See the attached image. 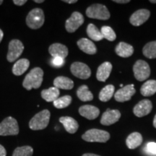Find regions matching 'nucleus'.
I'll use <instances>...</instances> for the list:
<instances>
[{"mask_svg":"<svg viewBox=\"0 0 156 156\" xmlns=\"http://www.w3.org/2000/svg\"><path fill=\"white\" fill-rule=\"evenodd\" d=\"M3 36H4V34H3L2 30L1 29H0V42H1V41H2V38H3Z\"/></svg>","mask_w":156,"mask_h":156,"instance_id":"obj_40","label":"nucleus"},{"mask_svg":"<svg viewBox=\"0 0 156 156\" xmlns=\"http://www.w3.org/2000/svg\"><path fill=\"white\" fill-rule=\"evenodd\" d=\"M77 46L80 49L87 54H95L97 52V48L93 41L87 38H81L77 41Z\"/></svg>","mask_w":156,"mask_h":156,"instance_id":"obj_19","label":"nucleus"},{"mask_svg":"<svg viewBox=\"0 0 156 156\" xmlns=\"http://www.w3.org/2000/svg\"><path fill=\"white\" fill-rule=\"evenodd\" d=\"M34 154V149L28 145L23 146L15 148L13 151L12 156H32Z\"/></svg>","mask_w":156,"mask_h":156,"instance_id":"obj_31","label":"nucleus"},{"mask_svg":"<svg viewBox=\"0 0 156 156\" xmlns=\"http://www.w3.org/2000/svg\"><path fill=\"white\" fill-rule=\"evenodd\" d=\"M115 51L118 56L123 58H127L131 56L134 53V48L131 45L124 42L119 43L116 46Z\"/></svg>","mask_w":156,"mask_h":156,"instance_id":"obj_20","label":"nucleus"},{"mask_svg":"<svg viewBox=\"0 0 156 156\" xmlns=\"http://www.w3.org/2000/svg\"><path fill=\"white\" fill-rule=\"evenodd\" d=\"M112 70V64L108 62H103L98 68L96 78L100 82H106Z\"/></svg>","mask_w":156,"mask_h":156,"instance_id":"obj_16","label":"nucleus"},{"mask_svg":"<svg viewBox=\"0 0 156 156\" xmlns=\"http://www.w3.org/2000/svg\"><path fill=\"white\" fill-rule=\"evenodd\" d=\"M140 93L143 96H151L156 93V80H151L145 82L140 88Z\"/></svg>","mask_w":156,"mask_h":156,"instance_id":"obj_24","label":"nucleus"},{"mask_svg":"<svg viewBox=\"0 0 156 156\" xmlns=\"http://www.w3.org/2000/svg\"><path fill=\"white\" fill-rule=\"evenodd\" d=\"M54 87L58 89L71 90L74 87V82L69 78L59 76L55 78L54 80Z\"/></svg>","mask_w":156,"mask_h":156,"instance_id":"obj_21","label":"nucleus"},{"mask_svg":"<svg viewBox=\"0 0 156 156\" xmlns=\"http://www.w3.org/2000/svg\"><path fill=\"white\" fill-rule=\"evenodd\" d=\"M135 93L136 90L134 89V85L132 84L127 85L116 91L114 94V98L118 102H125L129 101Z\"/></svg>","mask_w":156,"mask_h":156,"instance_id":"obj_11","label":"nucleus"},{"mask_svg":"<svg viewBox=\"0 0 156 156\" xmlns=\"http://www.w3.org/2000/svg\"><path fill=\"white\" fill-rule=\"evenodd\" d=\"M48 51L53 57H61L63 58L67 57L69 52L67 46L58 43L51 45L48 48Z\"/></svg>","mask_w":156,"mask_h":156,"instance_id":"obj_17","label":"nucleus"},{"mask_svg":"<svg viewBox=\"0 0 156 156\" xmlns=\"http://www.w3.org/2000/svg\"><path fill=\"white\" fill-rule=\"evenodd\" d=\"M27 2V0H14L13 3L17 6H22Z\"/></svg>","mask_w":156,"mask_h":156,"instance_id":"obj_35","label":"nucleus"},{"mask_svg":"<svg viewBox=\"0 0 156 156\" xmlns=\"http://www.w3.org/2000/svg\"><path fill=\"white\" fill-rule=\"evenodd\" d=\"M82 138L88 142H101L104 143L110 139V134L104 130L91 129L82 135Z\"/></svg>","mask_w":156,"mask_h":156,"instance_id":"obj_3","label":"nucleus"},{"mask_svg":"<svg viewBox=\"0 0 156 156\" xmlns=\"http://www.w3.org/2000/svg\"><path fill=\"white\" fill-rule=\"evenodd\" d=\"M144 56L148 58H156V41L147 43L142 49Z\"/></svg>","mask_w":156,"mask_h":156,"instance_id":"obj_29","label":"nucleus"},{"mask_svg":"<svg viewBox=\"0 0 156 156\" xmlns=\"http://www.w3.org/2000/svg\"><path fill=\"white\" fill-rule=\"evenodd\" d=\"M72 100L73 98L70 95H64L63 97L58 98L55 101H54V106L58 109L67 108L72 103Z\"/></svg>","mask_w":156,"mask_h":156,"instance_id":"obj_30","label":"nucleus"},{"mask_svg":"<svg viewBox=\"0 0 156 156\" xmlns=\"http://www.w3.org/2000/svg\"><path fill=\"white\" fill-rule=\"evenodd\" d=\"M101 32L103 38H106V40L109 41H114V40H116V35L111 27L103 26L101 28Z\"/></svg>","mask_w":156,"mask_h":156,"instance_id":"obj_32","label":"nucleus"},{"mask_svg":"<svg viewBox=\"0 0 156 156\" xmlns=\"http://www.w3.org/2000/svg\"><path fill=\"white\" fill-rule=\"evenodd\" d=\"M0 156H7V151L2 145H0Z\"/></svg>","mask_w":156,"mask_h":156,"instance_id":"obj_36","label":"nucleus"},{"mask_svg":"<svg viewBox=\"0 0 156 156\" xmlns=\"http://www.w3.org/2000/svg\"><path fill=\"white\" fill-rule=\"evenodd\" d=\"M51 64L54 67H61L64 64V58L61 57H53Z\"/></svg>","mask_w":156,"mask_h":156,"instance_id":"obj_33","label":"nucleus"},{"mask_svg":"<svg viewBox=\"0 0 156 156\" xmlns=\"http://www.w3.org/2000/svg\"><path fill=\"white\" fill-rule=\"evenodd\" d=\"M34 2L36 3H43L44 2V0H34Z\"/></svg>","mask_w":156,"mask_h":156,"instance_id":"obj_42","label":"nucleus"},{"mask_svg":"<svg viewBox=\"0 0 156 156\" xmlns=\"http://www.w3.org/2000/svg\"><path fill=\"white\" fill-rule=\"evenodd\" d=\"M24 50V46L20 41L13 39L9 44V49L7 58L9 62H13L20 57Z\"/></svg>","mask_w":156,"mask_h":156,"instance_id":"obj_8","label":"nucleus"},{"mask_svg":"<svg viewBox=\"0 0 156 156\" xmlns=\"http://www.w3.org/2000/svg\"><path fill=\"white\" fill-rule=\"evenodd\" d=\"M45 20L44 11L40 8L32 9L26 17L27 25L31 29H38L44 25Z\"/></svg>","mask_w":156,"mask_h":156,"instance_id":"obj_6","label":"nucleus"},{"mask_svg":"<svg viewBox=\"0 0 156 156\" xmlns=\"http://www.w3.org/2000/svg\"><path fill=\"white\" fill-rule=\"evenodd\" d=\"M121 113L119 110L108 108L103 113L101 119V124L104 126H110L119 120Z\"/></svg>","mask_w":156,"mask_h":156,"instance_id":"obj_12","label":"nucleus"},{"mask_svg":"<svg viewBox=\"0 0 156 156\" xmlns=\"http://www.w3.org/2000/svg\"><path fill=\"white\" fill-rule=\"evenodd\" d=\"M82 156H100V155H96V154H93V153H85V154H83Z\"/></svg>","mask_w":156,"mask_h":156,"instance_id":"obj_39","label":"nucleus"},{"mask_svg":"<svg viewBox=\"0 0 156 156\" xmlns=\"http://www.w3.org/2000/svg\"><path fill=\"white\" fill-rule=\"evenodd\" d=\"M150 16L151 12L149 10L145 9H139L131 15L129 19L130 23L134 26H140L145 23L149 19Z\"/></svg>","mask_w":156,"mask_h":156,"instance_id":"obj_13","label":"nucleus"},{"mask_svg":"<svg viewBox=\"0 0 156 156\" xmlns=\"http://www.w3.org/2000/svg\"><path fill=\"white\" fill-rule=\"evenodd\" d=\"M146 151L151 155H156V143L155 142H148L146 145Z\"/></svg>","mask_w":156,"mask_h":156,"instance_id":"obj_34","label":"nucleus"},{"mask_svg":"<svg viewBox=\"0 0 156 156\" xmlns=\"http://www.w3.org/2000/svg\"><path fill=\"white\" fill-rule=\"evenodd\" d=\"M44 77V71L40 67H36L31 69L23 83V86L28 90L31 89L39 88L41 85Z\"/></svg>","mask_w":156,"mask_h":156,"instance_id":"obj_1","label":"nucleus"},{"mask_svg":"<svg viewBox=\"0 0 156 156\" xmlns=\"http://www.w3.org/2000/svg\"><path fill=\"white\" fill-rule=\"evenodd\" d=\"M115 87L112 85H108L101 90L99 93V99L102 102H107L112 98L114 94Z\"/></svg>","mask_w":156,"mask_h":156,"instance_id":"obj_27","label":"nucleus"},{"mask_svg":"<svg viewBox=\"0 0 156 156\" xmlns=\"http://www.w3.org/2000/svg\"><path fill=\"white\" fill-rule=\"evenodd\" d=\"M2 3H3V1H2V0H0V5H1L2 4Z\"/></svg>","mask_w":156,"mask_h":156,"instance_id":"obj_44","label":"nucleus"},{"mask_svg":"<svg viewBox=\"0 0 156 156\" xmlns=\"http://www.w3.org/2000/svg\"><path fill=\"white\" fill-rule=\"evenodd\" d=\"M142 142V136L139 132H133L127 136L126 145L128 148L133 150L138 147Z\"/></svg>","mask_w":156,"mask_h":156,"instance_id":"obj_22","label":"nucleus"},{"mask_svg":"<svg viewBox=\"0 0 156 156\" xmlns=\"http://www.w3.org/2000/svg\"><path fill=\"white\" fill-rule=\"evenodd\" d=\"M79 113L82 116L89 120L95 119L100 114V110L91 105H85L79 108Z\"/></svg>","mask_w":156,"mask_h":156,"instance_id":"obj_15","label":"nucleus"},{"mask_svg":"<svg viewBox=\"0 0 156 156\" xmlns=\"http://www.w3.org/2000/svg\"><path fill=\"white\" fill-rule=\"evenodd\" d=\"M84 23V17L81 13L75 12L71 17L67 20L65 23V28L67 32L74 33Z\"/></svg>","mask_w":156,"mask_h":156,"instance_id":"obj_10","label":"nucleus"},{"mask_svg":"<svg viewBox=\"0 0 156 156\" xmlns=\"http://www.w3.org/2000/svg\"><path fill=\"white\" fill-rule=\"evenodd\" d=\"M50 116V112L47 109L41 111L31 119L29 122V127L34 131L44 129L48 125Z\"/></svg>","mask_w":156,"mask_h":156,"instance_id":"obj_2","label":"nucleus"},{"mask_svg":"<svg viewBox=\"0 0 156 156\" xmlns=\"http://www.w3.org/2000/svg\"><path fill=\"white\" fill-rule=\"evenodd\" d=\"M59 122L63 124L66 131L69 134L76 133L79 128V124L72 117L62 116L59 119Z\"/></svg>","mask_w":156,"mask_h":156,"instance_id":"obj_18","label":"nucleus"},{"mask_svg":"<svg viewBox=\"0 0 156 156\" xmlns=\"http://www.w3.org/2000/svg\"><path fill=\"white\" fill-rule=\"evenodd\" d=\"M59 93V90L55 87H51L48 89L43 90L41 97L47 102H54L58 98Z\"/></svg>","mask_w":156,"mask_h":156,"instance_id":"obj_25","label":"nucleus"},{"mask_svg":"<svg viewBox=\"0 0 156 156\" xmlns=\"http://www.w3.org/2000/svg\"><path fill=\"white\" fill-rule=\"evenodd\" d=\"M86 15L90 18L106 20L110 18L111 15L108 9L105 5L95 4L90 6L86 9Z\"/></svg>","mask_w":156,"mask_h":156,"instance_id":"obj_4","label":"nucleus"},{"mask_svg":"<svg viewBox=\"0 0 156 156\" xmlns=\"http://www.w3.org/2000/svg\"><path fill=\"white\" fill-rule=\"evenodd\" d=\"M71 73L74 76L82 80H87L90 77L91 70L87 64L83 62H76L71 65Z\"/></svg>","mask_w":156,"mask_h":156,"instance_id":"obj_9","label":"nucleus"},{"mask_svg":"<svg viewBox=\"0 0 156 156\" xmlns=\"http://www.w3.org/2000/svg\"><path fill=\"white\" fill-rule=\"evenodd\" d=\"M153 108V104L150 100L145 99L140 101L134 107L133 113L136 116L142 117L147 116L151 112Z\"/></svg>","mask_w":156,"mask_h":156,"instance_id":"obj_14","label":"nucleus"},{"mask_svg":"<svg viewBox=\"0 0 156 156\" xmlns=\"http://www.w3.org/2000/svg\"><path fill=\"white\" fill-rule=\"evenodd\" d=\"M87 34L93 41H99L103 39V37L101 34V32L98 30V28L95 25L89 24L87 28Z\"/></svg>","mask_w":156,"mask_h":156,"instance_id":"obj_28","label":"nucleus"},{"mask_svg":"<svg viewBox=\"0 0 156 156\" xmlns=\"http://www.w3.org/2000/svg\"><path fill=\"white\" fill-rule=\"evenodd\" d=\"M153 126L154 127L156 128V115L154 117V119H153Z\"/></svg>","mask_w":156,"mask_h":156,"instance_id":"obj_41","label":"nucleus"},{"mask_svg":"<svg viewBox=\"0 0 156 156\" xmlns=\"http://www.w3.org/2000/svg\"><path fill=\"white\" fill-rule=\"evenodd\" d=\"M150 2H151V3H156V0H150Z\"/></svg>","mask_w":156,"mask_h":156,"instance_id":"obj_43","label":"nucleus"},{"mask_svg":"<svg viewBox=\"0 0 156 156\" xmlns=\"http://www.w3.org/2000/svg\"><path fill=\"white\" fill-rule=\"evenodd\" d=\"M133 72L138 81H144L151 75V67L145 61L137 60L133 66Z\"/></svg>","mask_w":156,"mask_h":156,"instance_id":"obj_7","label":"nucleus"},{"mask_svg":"<svg viewBox=\"0 0 156 156\" xmlns=\"http://www.w3.org/2000/svg\"><path fill=\"white\" fill-rule=\"evenodd\" d=\"M18 134V124L13 117H7L0 123V136L17 135Z\"/></svg>","mask_w":156,"mask_h":156,"instance_id":"obj_5","label":"nucleus"},{"mask_svg":"<svg viewBox=\"0 0 156 156\" xmlns=\"http://www.w3.org/2000/svg\"><path fill=\"white\" fill-rule=\"evenodd\" d=\"M113 2L116 3H119V4H126L130 2L129 0H114Z\"/></svg>","mask_w":156,"mask_h":156,"instance_id":"obj_37","label":"nucleus"},{"mask_svg":"<svg viewBox=\"0 0 156 156\" xmlns=\"http://www.w3.org/2000/svg\"><path fill=\"white\" fill-rule=\"evenodd\" d=\"M77 95L78 98L83 102L90 101L93 99V93L89 90L88 87L85 85H82L77 89Z\"/></svg>","mask_w":156,"mask_h":156,"instance_id":"obj_26","label":"nucleus"},{"mask_svg":"<svg viewBox=\"0 0 156 156\" xmlns=\"http://www.w3.org/2000/svg\"><path fill=\"white\" fill-rule=\"evenodd\" d=\"M30 62L27 58H22L17 61L12 67V73L15 75L20 76L24 74L28 69Z\"/></svg>","mask_w":156,"mask_h":156,"instance_id":"obj_23","label":"nucleus"},{"mask_svg":"<svg viewBox=\"0 0 156 156\" xmlns=\"http://www.w3.org/2000/svg\"><path fill=\"white\" fill-rule=\"evenodd\" d=\"M64 2L68 3V4H74L77 2V0H64Z\"/></svg>","mask_w":156,"mask_h":156,"instance_id":"obj_38","label":"nucleus"}]
</instances>
